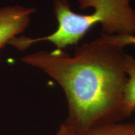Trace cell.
Returning <instances> with one entry per match:
<instances>
[{"label":"cell","mask_w":135,"mask_h":135,"mask_svg":"<svg viewBox=\"0 0 135 135\" xmlns=\"http://www.w3.org/2000/svg\"><path fill=\"white\" fill-rule=\"evenodd\" d=\"M101 35L109 43L117 45L121 48L132 45L135 46V35Z\"/></svg>","instance_id":"cell-6"},{"label":"cell","mask_w":135,"mask_h":135,"mask_svg":"<svg viewBox=\"0 0 135 135\" xmlns=\"http://www.w3.org/2000/svg\"><path fill=\"white\" fill-rule=\"evenodd\" d=\"M53 135H135V123H110L81 130L63 122Z\"/></svg>","instance_id":"cell-4"},{"label":"cell","mask_w":135,"mask_h":135,"mask_svg":"<svg viewBox=\"0 0 135 135\" xmlns=\"http://www.w3.org/2000/svg\"><path fill=\"white\" fill-rule=\"evenodd\" d=\"M81 9L92 8L90 14L74 12L68 0H53L58 28L48 36L38 38L15 37L9 43L23 51L37 42L47 41L56 49L76 45L89 30L101 25L106 35H135V9L131 0H78Z\"/></svg>","instance_id":"cell-2"},{"label":"cell","mask_w":135,"mask_h":135,"mask_svg":"<svg viewBox=\"0 0 135 135\" xmlns=\"http://www.w3.org/2000/svg\"><path fill=\"white\" fill-rule=\"evenodd\" d=\"M124 48L97 39L77 47L73 56L63 50L40 51L21 59L58 83L67 101L64 123L86 130L125 118L123 97L127 80Z\"/></svg>","instance_id":"cell-1"},{"label":"cell","mask_w":135,"mask_h":135,"mask_svg":"<svg viewBox=\"0 0 135 135\" xmlns=\"http://www.w3.org/2000/svg\"><path fill=\"white\" fill-rule=\"evenodd\" d=\"M36 9L20 5L0 8V51L26 29Z\"/></svg>","instance_id":"cell-3"},{"label":"cell","mask_w":135,"mask_h":135,"mask_svg":"<svg viewBox=\"0 0 135 135\" xmlns=\"http://www.w3.org/2000/svg\"><path fill=\"white\" fill-rule=\"evenodd\" d=\"M125 70L127 80L123 97V109L125 118L135 111V57L126 53Z\"/></svg>","instance_id":"cell-5"}]
</instances>
